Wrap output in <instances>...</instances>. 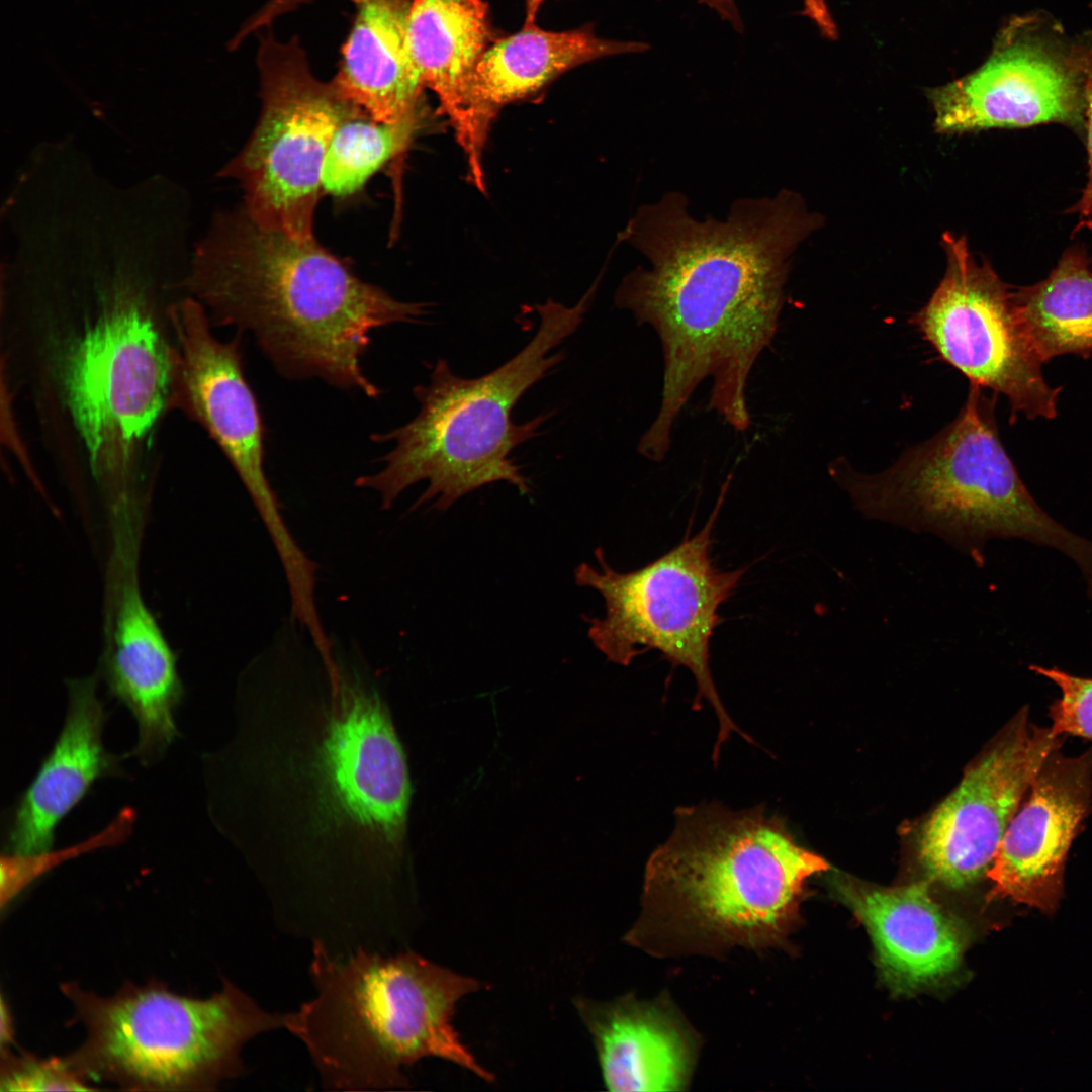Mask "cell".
<instances>
[{
  "instance_id": "obj_1",
  "label": "cell",
  "mask_w": 1092,
  "mask_h": 1092,
  "mask_svg": "<svg viewBox=\"0 0 1092 1092\" xmlns=\"http://www.w3.org/2000/svg\"><path fill=\"white\" fill-rule=\"evenodd\" d=\"M338 662L312 695L242 699L233 741L205 760L210 809L250 851L389 871L405 846L406 757L378 688Z\"/></svg>"
},
{
  "instance_id": "obj_2",
  "label": "cell",
  "mask_w": 1092,
  "mask_h": 1092,
  "mask_svg": "<svg viewBox=\"0 0 1092 1092\" xmlns=\"http://www.w3.org/2000/svg\"><path fill=\"white\" fill-rule=\"evenodd\" d=\"M688 207L667 193L620 234L649 266L623 278L615 303L655 331L663 357L660 406L638 444L652 461L665 457L676 417L706 379L710 408L736 431L749 427L748 376L777 332L790 259L823 223L788 189L737 200L723 220L696 219Z\"/></svg>"
},
{
  "instance_id": "obj_3",
  "label": "cell",
  "mask_w": 1092,
  "mask_h": 1092,
  "mask_svg": "<svg viewBox=\"0 0 1092 1092\" xmlns=\"http://www.w3.org/2000/svg\"><path fill=\"white\" fill-rule=\"evenodd\" d=\"M186 281L214 324L250 332L282 376L371 398L380 389L361 366L370 333L426 313L361 280L313 237L262 228L244 208L217 215Z\"/></svg>"
},
{
  "instance_id": "obj_4",
  "label": "cell",
  "mask_w": 1092,
  "mask_h": 1092,
  "mask_svg": "<svg viewBox=\"0 0 1092 1092\" xmlns=\"http://www.w3.org/2000/svg\"><path fill=\"white\" fill-rule=\"evenodd\" d=\"M646 863L643 912L627 938L655 954L767 947L792 922L805 882L828 863L762 805L678 807Z\"/></svg>"
},
{
  "instance_id": "obj_5",
  "label": "cell",
  "mask_w": 1092,
  "mask_h": 1092,
  "mask_svg": "<svg viewBox=\"0 0 1092 1092\" xmlns=\"http://www.w3.org/2000/svg\"><path fill=\"white\" fill-rule=\"evenodd\" d=\"M994 407L995 397L971 384L958 417L889 468L864 474L838 461L831 476L866 519L935 535L977 566L990 539L1053 547L1076 562L1092 595V541L1032 497L1001 444Z\"/></svg>"
},
{
  "instance_id": "obj_6",
  "label": "cell",
  "mask_w": 1092,
  "mask_h": 1092,
  "mask_svg": "<svg viewBox=\"0 0 1092 1092\" xmlns=\"http://www.w3.org/2000/svg\"><path fill=\"white\" fill-rule=\"evenodd\" d=\"M310 974L316 994L285 1014L284 1027L305 1045L330 1088L404 1087L403 1070L425 1057L492 1081L452 1025L458 1000L479 989L476 980L414 952L336 956L320 943Z\"/></svg>"
},
{
  "instance_id": "obj_7",
  "label": "cell",
  "mask_w": 1092,
  "mask_h": 1092,
  "mask_svg": "<svg viewBox=\"0 0 1092 1092\" xmlns=\"http://www.w3.org/2000/svg\"><path fill=\"white\" fill-rule=\"evenodd\" d=\"M595 288L573 306L552 299L537 305L540 323L534 337L485 375L460 377L447 360L439 359L429 383L413 389L420 404L417 416L401 427L371 436L374 442L390 441L394 446L381 458L382 469L358 477L355 485L376 492L382 509H389L419 481H428V487L413 509L435 499L433 508L446 511L464 495L497 481L529 494V481L510 454L535 437L550 414L517 424L513 408L563 360L561 352H551L577 330Z\"/></svg>"
},
{
  "instance_id": "obj_8",
  "label": "cell",
  "mask_w": 1092,
  "mask_h": 1092,
  "mask_svg": "<svg viewBox=\"0 0 1092 1092\" xmlns=\"http://www.w3.org/2000/svg\"><path fill=\"white\" fill-rule=\"evenodd\" d=\"M62 991L86 1035L67 1060L86 1081L125 1090H213L242 1072L246 1042L285 1022V1014L267 1012L226 980L206 999L176 994L158 981L127 983L106 997L76 983Z\"/></svg>"
},
{
  "instance_id": "obj_9",
  "label": "cell",
  "mask_w": 1092,
  "mask_h": 1092,
  "mask_svg": "<svg viewBox=\"0 0 1092 1092\" xmlns=\"http://www.w3.org/2000/svg\"><path fill=\"white\" fill-rule=\"evenodd\" d=\"M731 477L705 526L647 565L630 571L614 570L601 548L595 557L600 569L582 563L574 570L575 583L600 593L605 615L588 618V636L608 661L628 666L635 657L657 650L673 666L688 668L697 685L693 709L706 700L719 721L713 760L732 732L753 740L733 722L723 706L710 668V641L720 624V606L734 593L747 568L721 571L713 564L712 533Z\"/></svg>"
},
{
  "instance_id": "obj_10",
  "label": "cell",
  "mask_w": 1092,
  "mask_h": 1092,
  "mask_svg": "<svg viewBox=\"0 0 1092 1092\" xmlns=\"http://www.w3.org/2000/svg\"><path fill=\"white\" fill-rule=\"evenodd\" d=\"M261 112L242 151L220 171L244 192V209L262 228L295 239L313 237V217L331 140L346 119L364 112L332 81L311 71L294 36L262 34L257 54Z\"/></svg>"
},
{
  "instance_id": "obj_11",
  "label": "cell",
  "mask_w": 1092,
  "mask_h": 1092,
  "mask_svg": "<svg viewBox=\"0 0 1092 1092\" xmlns=\"http://www.w3.org/2000/svg\"><path fill=\"white\" fill-rule=\"evenodd\" d=\"M172 356L144 300L117 292L66 358L64 386L98 475L120 473L169 405Z\"/></svg>"
},
{
  "instance_id": "obj_12",
  "label": "cell",
  "mask_w": 1092,
  "mask_h": 1092,
  "mask_svg": "<svg viewBox=\"0 0 1092 1092\" xmlns=\"http://www.w3.org/2000/svg\"><path fill=\"white\" fill-rule=\"evenodd\" d=\"M945 273L913 325L938 355L981 388L1003 394L1011 413L1053 419L1061 391L1019 324L1012 289L992 267L979 264L965 236L942 235Z\"/></svg>"
},
{
  "instance_id": "obj_13",
  "label": "cell",
  "mask_w": 1092,
  "mask_h": 1092,
  "mask_svg": "<svg viewBox=\"0 0 1092 1092\" xmlns=\"http://www.w3.org/2000/svg\"><path fill=\"white\" fill-rule=\"evenodd\" d=\"M1063 736L1033 725L1027 708L933 811L919 833L917 850L928 876L962 888L987 874L1024 796Z\"/></svg>"
},
{
  "instance_id": "obj_14",
  "label": "cell",
  "mask_w": 1092,
  "mask_h": 1092,
  "mask_svg": "<svg viewBox=\"0 0 1092 1092\" xmlns=\"http://www.w3.org/2000/svg\"><path fill=\"white\" fill-rule=\"evenodd\" d=\"M1031 24L1010 21L981 67L927 90L938 133L1083 121V75L1074 52L1066 55Z\"/></svg>"
},
{
  "instance_id": "obj_15",
  "label": "cell",
  "mask_w": 1092,
  "mask_h": 1092,
  "mask_svg": "<svg viewBox=\"0 0 1092 1092\" xmlns=\"http://www.w3.org/2000/svg\"><path fill=\"white\" fill-rule=\"evenodd\" d=\"M171 348L169 405L186 412L220 447L260 515L280 504L265 472V428L244 372L241 340H217L204 306L187 298L169 309Z\"/></svg>"
},
{
  "instance_id": "obj_16",
  "label": "cell",
  "mask_w": 1092,
  "mask_h": 1092,
  "mask_svg": "<svg viewBox=\"0 0 1092 1092\" xmlns=\"http://www.w3.org/2000/svg\"><path fill=\"white\" fill-rule=\"evenodd\" d=\"M1092 806V746L1078 756L1060 748L1045 759L998 846L987 877L989 898H1009L1052 914L1063 895L1073 840Z\"/></svg>"
},
{
  "instance_id": "obj_17",
  "label": "cell",
  "mask_w": 1092,
  "mask_h": 1092,
  "mask_svg": "<svg viewBox=\"0 0 1092 1092\" xmlns=\"http://www.w3.org/2000/svg\"><path fill=\"white\" fill-rule=\"evenodd\" d=\"M483 0H412L407 39L425 88L437 96L468 164L470 180L485 190L482 155L490 119L474 91L477 65L489 47Z\"/></svg>"
},
{
  "instance_id": "obj_18",
  "label": "cell",
  "mask_w": 1092,
  "mask_h": 1092,
  "mask_svg": "<svg viewBox=\"0 0 1092 1092\" xmlns=\"http://www.w3.org/2000/svg\"><path fill=\"white\" fill-rule=\"evenodd\" d=\"M68 706L50 752L13 808L7 852L52 848L57 828L100 779L122 775L120 757L103 744L108 714L92 676L67 682Z\"/></svg>"
},
{
  "instance_id": "obj_19",
  "label": "cell",
  "mask_w": 1092,
  "mask_h": 1092,
  "mask_svg": "<svg viewBox=\"0 0 1092 1092\" xmlns=\"http://www.w3.org/2000/svg\"><path fill=\"white\" fill-rule=\"evenodd\" d=\"M129 574L126 570L115 588L103 672L109 693L136 722L138 740L126 756L148 766L161 760L179 736L175 712L184 690L174 653Z\"/></svg>"
},
{
  "instance_id": "obj_20",
  "label": "cell",
  "mask_w": 1092,
  "mask_h": 1092,
  "mask_svg": "<svg viewBox=\"0 0 1092 1092\" xmlns=\"http://www.w3.org/2000/svg\"><path fill=\"white\" fill-rule=\"evenodd\" d=\"M837 890L869 929L891 986L914 990L958 967L964 932L933 900L926 883L877 888L841 880Z\"/></svg>"
},
{
  "instance_id": "obj_21",
  "label": "cell",
  "mask_w": 1092,
  "mask_h": 1092,
  "mask_svg": "<svg viewBox=\"0 0 1092 1092\" xmlns=\"http://www.w3.org/2000/svg\"><path fill=\"white\" fill-rule=\"evenodd\" d=\"M575 1006L594 1038L610 1091H678L688 1083L694 1043L662 1003L628 996L604 1003L579 998Z\"/></svg>"
},
{
  "instance_id": "obj_22",
  "label": "cell",
  "mask_w": 1092,
  "mask_h": 1092,
  "mask_svg": "<svg viewBox=\"0 0 1092 1092\" xmlns=\"http://www.w3.org/2000/svg\"><path fill=\"white\" fill-rule=\"evenodd\" d=\"M355 14L332 82L372 119L397 122L426 104L411 55L412 0H351Z\"/></svg>"
},
{
  "instance_id": "obj_23",
  "label": "cell",
  "mask_w": 1092,
  "mask_h": 1092,
  "mask_svg": "<svg viewBox=\"0 0 1092 1092\" xmlns=\"http://www.w3.org/2000/svg\"><path fill=\"white\" fill-rule=\"evenodd\" d=\"M647 48L643 42L601 38L584 28L557 32L524 26L486 49L476 68L475 96L493 120L506 104L536 93L574 67Z\"/></svg>"
},
{
  "instance_id": "obj_24",
  "label": "cell",
  "mask_w": 1092,
  "mask_h": 1092,
  "mask_svg": "<svg viewBox=\"0 0 1092 1092\" xmlns=\"http://www.w3.org/2000/svg\"><path fill=\"white\" fill-rule=\"evenodd\" d=\"M1083 250L1067 251L1042 281L1012 291L1019 324L1038 359L1092 355V271Z\"/></svg>"
},
{
  "instance_id": "obj_25",
  "label": "cell",
  "mask_w": 1092,
  "mask_h": 1092,
  "mask_svg": "<svg viewBox=\"0 0 1092 1092\" xmlns=\"http://www.w3.org/2000/svg\"><path fill=\"white\" fill-rule=\"evenodd\" d=\"M430 124L427 104L397 122L376 121L365 112L346 119L336 129L326 154L323 192L338 198L358 193Z\"/></svg>"
},
{
  "instance_id": "obj_26",
  "label": "cell",
  "mask_w": 1092,
  "mask_h": 1092,
  "mask_svg": "<svg viewBox=\"0 0 1092 1092\" xmlns=\"http://www.w3.org/2000/svg\"><path fill=\"white\" fill-rule=\"evenodd\" d=\"M134 822L135 811L126 807L119 810L103 829L75 844L25 854L6 852L0 861L1 908L38 878L62 863L86 853L121 844L130 835Z\"/></svg>"
},
{
  "instance_id": "obj_27",
  "label": "cell",
  "mask_w": 1092,
  "mask_h": 1092,
  "mask_svg": "<svg viewBox=\"0 0 1092 1092\" xmlns=\"http://www.w3.org/2000/svg\"><path fill=\"white\" fill-rule=\"evenodd\" d=\"M67 1058L40 1059L29 1053L1 1052L0 1091H91Z\"/></svg>"
},
{
  "instance_id": "obj_28",
  "label": "cell",
  "mask_w": 1092,
  "mask_h": 1092,
  "mask_svg": "<svg viewBox=\"0 0 1092 1092\" xmlns=\"http://www.w3.org/2000/svg\"><path fill=\"white\" fill-rule=\"evenodd\" d=\"M1029 668L1061 691V697L1049 709L1052 732L1092 742V677L1072 675L1056 667L1030 665Z\"/></svg>"
},
{
  "instance_id": "obj_29",
  "label": "cell",
  "mask_w": 1092,
  "mask_h": 1092,
  "mask_svg": "<svg viewBox=\"0 0 1092 1092\" xmlns=\"http://www.w3.org/2000/svg\"><path fill=\"white\" fill-rule=\"evenodd\" d=\"M1079 69L1083 75L1085 100V121L1087 130V149L1089 155V177L1083 195L1073 211L1079 214V225L1092 226V48L1079 46L1073 50Z\"/></svg>"
},
{
  "instance_id": "obj_30",
  "label": "cell",
  "mask_w": 1092,
  "mask_h": 1092,
  "mask_svg": "<svg viewBox=\"0 0 1092 1092\" xmlns=\"http://www.w3.org/2000/svg\"><path fill=\"white\" fill-rule=\"evenodd\" d=\"M307 1L308 0H268L244 23L238 34L232 40V46L237 48L249 35L269 27L280 16L292 12Z\"/></svg>"
},
{
  "instance_id": "obj_31",
  "label": "cell",
  "mask_w": 1092,
  "mask_h": 1092,
  "mask_svg": "<svg viewBox=\"0 0 1092 1092\" xmlns=\"http://www.w3.org/2000/svg\"><path fill=\"white\" fill-rule=\"evenodd\" d=\"M803 14L807 16L828 39L837 37L836 24L829 12L826 0H803Z\"/></svg>"
},
{
  "instance_id": "obj_32",
  "label": "cell",
  "mask_w": 1092,
  "mask_h": 1092,
  "mask_svg": "<svg viewBox=\"0 0 1092 1092\" xmlns=\"http://www.w3.org/2000/svg\"><path fill=\"white\" fill-rule=\"evenodd\" d=\"M714 9L723 19L729 21L736 29H742L741 18L734 0H699Z\"/></svg>"
},
{
  "instance_id": "obj_33",
  "label": "cell",
  "mask_w": 1092,
  "mask_h": 1092,
  "mask_svg": "<svg viewBox=\"0 0 1092 1092\" xmlns=\"http://www.w3.org/2000/svg\"><path fill=\"white\" fill-rule=\"evenodd\" d=\"M0 1006V1043L1 1052H5L9 1051L10 1045L13 1043L14 1028L9 1005L3 996L1 997Z\"/></svg>"
},
{
  "instance_id": "obj_34",
  "label": "cell",
  "mask_w": 1092,
  "mask_h": 1092,
  "mask_svg": "<svg viewBox=\"0 0 1092 1092\" xmlns=\"http://www.w3.org/2000/svg\"><path fill=\"white\" fill-rule=\"evenodd\" d=\"M547 0H526V20L524 26L535 25L537 13Z\"/></svg>"
}]
</instances>
